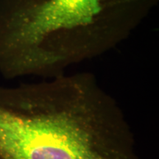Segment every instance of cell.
<instances>
[{
	"instance_id": "cell-1",
	"label": "cell",
	"mask_w": 159,
	"mask_h": 159,
	"mask_svg": "<svg viewBox=\"0 0 159 159\" xmlns=\"http://www.w3.org/2000/svg\"><path fill=\"white\" fill-rule=\"evenodd\" d=\"M0 159H140L116 101L93 75L0 86Z\"/></svg>"
},
{
	"instance_id": "cell-2",
	"label": "cell",
	"mask_w": 159,
	"mask_h": 159,
	"mask_svg": "<svg viewBox=\"0 0 159 159\" xmlns=\"http://www.w3.org/2000/svg\"><path fill=\"white\" fill-rule=\"evenodd\" d=\"M158 0H0V71L53 78L123 42Z\"/></svg>"
}]
</instances>
